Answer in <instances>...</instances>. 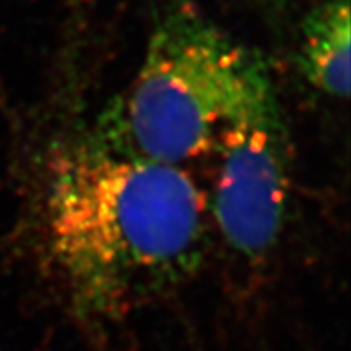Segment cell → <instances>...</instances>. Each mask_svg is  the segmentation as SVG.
I'll use <instances>...</instances> for the list:
<instances>
[{
    "label": "cell",
    "instance_id": "cell-1",
    "mask_svg": "<svg viewBox=\"0 0 351 351\" xmlns=\"http://www.w3.org/2000/svg\"><path fill=\"white\" fill-rule=\"evenodd\" d=\"M41 215L47 254L93 311L181 282L204 252L205 199L194 179L96 137L52 158Z\"/></svg>",
    "mask_w": 351,
    "mask_h": 351
},
{
    "label": "cell",
    "instance_id": "cell-2",
    "mask_svg": "<svg viewBox=\"0 0 351 351\" xmlns=\"http://www.w3.org/2000/svg\"><path fill=\"white\" fill-rule=\"evenodd\" d=\"M269 78L257 54L194 7L178 5L158 21L138 73L95 137L125 155L181 166L212 150Z\"/></svg>",
    "mask_w": 351,
    "mask_h": 351
},
{
    "label": "cell",
    "instance_id": "cell-4",
    "mask_svg": "<svg viewBox=\"0 0 351 351\" xmlns=\"http://www.w3.org/2000/svg\"><path fill=\"white\" fill-rule=\"evenodd\" d=\"M350 0H327L306 16L301 28L300 69L320 93L350 95Z\"/></svg>",
    "mask_w": 351,
    "mask_h": 351
},
{
    "label": "cell",
    "instance_id": "cell-3",
    "mask_svg": "<svg viewBox=\"0 0 351 351\" xmlns=\"http://www.w3.org/2000/svg\"><path fill=\"white\" fill-rule=\"evenodd\" d=\"M288 134L271 78L219 130L212 213L228 247L262 261L282 232L289 187Z\"/></svg>",
    "mask_w": 351,
    "mask_h": 351
}]
</instances>
